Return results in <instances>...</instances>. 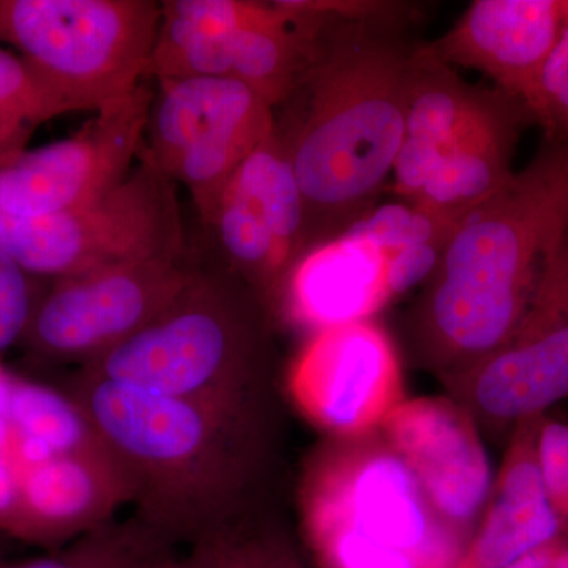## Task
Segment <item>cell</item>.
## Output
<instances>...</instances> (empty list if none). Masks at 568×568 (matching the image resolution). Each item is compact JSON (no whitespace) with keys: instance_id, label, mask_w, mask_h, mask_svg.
Returning <instances> with one entry per match:
<instances>
[{"instance_id":"cell-1","label":"cell","mask_w":568,"mask_h":568,"mask_svg":"<svg viewBox=\"0 0 568 568\" xmlns=\"http://www.w3.org/2000/svg\"><path fill=\"white\" fill-rule=\"evenodd\" d=\"M69 394L125 477L133 517L171 547H193L264 517L278 463L280 416L78 372Z\"/></svg>"},{"instance_id":"cell-2","label":"cell","mask_w":568,"mask_h":568,"mask_svg":"<svg viewBox=\"0 0 568 568\" xmlns=\"http://www.w3.org/2000/svg\"><path fill=\"white\" fill-rule=\"evenodd\" d=\"M321 14L312 62L275 114L304 196L312 250L361 222L392 181L420 47L409 24Z\"/></svg>"},{"instance_id":"cell-3","label":"cell","mask_w":568,"mask_h":568,"mask_svg":"<svg viewBox=\"0 0 568 568\" xmlns=\"http://www.w3.org/2000/svg\"><path fill=\"white\" fill-rule=\"evenodd\" d=\"M568 235V148L544 141L532 162L455 227L402 320L410 364L440 383L514 334Z\"/></svg>"},{"instance_id":"cell-4","label":"cell","mask_w":568,"mask_h":568,"mask_svg":"<svg viewBox=\"0 0 568 568\" xmlns=\"http://www.w3.org/2000/svg\"><path fill=\"white\" fill-rule=\"evenodd\" d=\"M276 320L215 257H197L173 304L82 375L152 394L280 416Z\"/></svg>"},{"instance_id":"cell-5","label":"cell","mask_w":568,"mask_h":568,"mask_svg":"<svg viewBox=\"0 0 568 568\" xmlns=\"http://www.w3.org/2000/svg\"><path fill=\"white\" fill-rule=\"evenodd\" d=\"M297 506L316 568H455L470 540L381 433L320 444L302 466Z\"/></svg>"},{"instance_id":"cell-6","label":"cell","mask_w":568,"mask_h":568,"mask_svg":"<svg viewBox=\"0 0 568 568\" xmlns=\"http://www.w3.org/2000/svg\"><path fill=\"white\" fill-rule=\"evenodd\" d=\"M160 17L155 0H0V43L95 112L149 81Z\"/></svg>"},{"instance_id":"cell-7","label":"cell","mask_w":568,"mask_h":568,"mask_svg":"<svg viewBox=\"0 0 568 568\" xmlns=\"http://www.w3.org/2000/svg\"><path fill=\"white\" fill-rule=\"evenodd\" d=\"M0 248L36 278H70L190 252L175 182L144 156L110 194L47 216L0 211Z\"/></svg>"},{"instance_id":"cell-8","label":"cell","mask_w":568,"mask_h":568,"mask_svg":"<svg viewBox=\"0 0 568 568\" xmlns=\"http://www.w3.org/2000/svg\"><path fill=\"white\" fill-rule=\"evenodd\" d=\"M140 155L192 194L201 223L275 132V111L226 77L159 80Z\"/></svg>"},{"instance_id":"cell-9","label":"cell","mask_w":568,"mask_h":568,"mask_svg":"<svg viewBox=\"0 0 568 568\" xmlns=\"http://www.w3.org/2000/svg\"><path fill=\"white\" fill-rule=\"evenodd\" d=\"M440 384L481 436L495 440H507L523 420L547 416L568 399V235L514 334Z\"/></svg>"},{"instance_id":"cell-10","label":"cell","mask_w":568,"mask_h":568,"mask_svg":"<svg viewBox=\"0 0 568 568\" xmlns=\"http://www.w3.org/2000/svg\"><path fill=\"white\" fill-rule=\"evenodd\" d=\"M196 264L190 250L55 280L41 295L22 343L44 361L88 364L162 315Z\"/></svg>"},{"instance_id":"cell-11","label":"cell","mask_w":568,"mask_h":568,"mask_svg":"<svg viewBox=\"0 0 568 568\" xmlns=\"http://www.w3.org/2000/svg\"><path fill=\"white\" fill-rule=\"evenodd\" d=\"M204 226L212 256L274 313L287 278L312 252L304 196L276 130L239 168Z\"/></svg>"},{"instance_id":"cell-12","label":"cell","mask_w":568,"mask_h":568,"mask_svg":"<svg viewBox=\"0 0 568 568\" xmlns=\"http://www.w3.org/2000/svg\"><path fill=\"white\" fill-rule=\"evenodd\" d=\"M284 387L325 439L375 435L406 399L402 351L377 320L325 328L306 336Z\"/></svg>"},{"instance_id":"cell-13","label":"cell","mask_w":568,"mask_h":568,"mask_svg":"<svg viewBox=\"0 0 568 568\" xmlns=\"http://www.w3.org/2000/svg\"><path fill=\"white\" fill-rule=\"evenodd\" d=\"M153 100L148 81L103 104L67 140L22 152L0 170V211L47 216L95 203L133 170Z\"/></svg>"},{"instance_id":"cell-14","label":"cell","mask_w":568,"mask_h":568,"mask_svg":"<svg viewBox=\"0 0 568 568\" xmlns=\"http://www.w3.org/2000/svg\"><path fill=\"white\" fill-rule=\"evenodd\" d=\"M379 433L413 470L437 514L473 537L495 473L484 436L465 407L448 395L406 398Z\"/></svg>"},{"instance_id":"cell-15","label":"cell","mask_w":568,"mask_h":568,"mask_svg":"<svg viewBox=\"0 0 568 568\" xmlns=\"http://www.w3.org/2000/svg\"><path fill=\"white\" fill-rule=\"evenodd\" d=\"M567 22L568 0H476L426 50L480 71L526 106Z\"/></svg>"},{"instance_id":"cell-16","label":"cell","mask_w":568,"mask_h":568,"mask_svg":"<svg viewBox=\"0 0 568 568\" xmlns=\"http://www.w3.org/2000/svg\"><path fill=\"white\" fill-rule=\"evenodd\" d=\"M386 254L369 239L349 230L312 250L284 284L276 302V323L306 336L339 325L376 320L392 304Z\"/></svg>"},{"instance_id":"cell-17","label":"cell","mask_w":568,"mask_h":568,"mask_svg":"<svg viewBox=\"0 0 568 568\" xmlns=\"http://www.w3.org/2000/svg\"><path fill=\"white\" fill-rule=\"evenodd\" d=\"M18 484V540L55 551L114 521L115 511L132 500L106 448L52 458L24 470Z\"/></svg>"},{"instance_id":"cell-18","label":"cell","mask_w":568,"mask_h":568,"mask_svg":"<svg viewBox=\"0 0 568 568\" xmlns=\"http://www.w3.org/2000/svg\"><path fill=\"white\" fill-rule=\"evenodd\" d=\"M541 417L515 426L503 465L462 560L455 568H507L564 536L537 457Z\"/></svg>"},{"instance_id":"cell-19","label":"cell","mask_w":568,"mask_h":568,"mask_svg":"<svg viewBox=\"0 0 568 568\" xmlns=\"http://www.w3.org/2000/svg\"><path fill=\"white\" fill-rule=\"evenodd\" d=\"M278 13L276 2L164 0L149 80L230 78L234 33Z\"/></svg>"},{"instance_id":"cell-20","label":"cell","mask_w":568,"mask_h":568,"mask_svg":"<svg viewBox=\"0 0 568 568\" xmlns=\"http://www.w3.org/2000/svg\"><path fill=\"white\" fill-rule=\"evenodd\" d=\"M10 422L14 432L43 440L58 455L106 448L91 418L69 392L26 377L17 376L14 381Z\"/></svg>"},{"instance_id":"cell-21","label":"cell","mask_w":568,"mask_h":568,"mask_svg":"<svg viewBox=\"0 0 568 568\" xmlns=\"http://www.w3.org/2000/svg\"><path fill=\"white\" fill-rule=\"evenodd\" d=\"M174 551L138 518L111 521L44 558L2 568H152Z\"/></svg>"},{"instance_id":"cell-22","label":"cell","mask_w":568,"mask_h":568,"mask_svg":"<svg viewBox=\"0 0 568 568\" xmlns=\"http://www.w3.org/2000/svg\"><path fill=\"white\" fill-rule=\"evenodd\" d=\"M69 112L77 108L37 67L0 48V129L36 132Z\"/></svg>"},{"instance_id":"cell-23","label":"cell","mask_w":568,"mask_h":568,"mask_svg":"<svg viewBox=\"0 0 568 568\" xmlns=\"http://www.w3.org/2000/svg\"><path fill=\"white\" fill-rule=\"evenodd\" d=\"M545 141L568 148V22L538 77L528 104Z\"/></svg>"},{"instance_id":"cell-24","label":"cell","mask_w":568,"mask_h":568,"mask_svg":"<svg viewBox=\"0 0 568 568\" xmlns=\"http://www.w3.org/2000/svg\"><path fill=\"white\" fill-rule=\"evenodd\" d=\"M33 278L0 248V357L24 342L41 295Z\"/></svg>"},{"instance_id":"cell-25","label":"cell","mask_w":568,"mask_h":568,"mask_svg":"<svg viewBox=\"0 0 568 568\" xmlns=\"http://www.w3.org/2000/svg\"><path fill=\"white\" fill-rule=\"evenodd\" d=\"M537 457L545 491L568 537V424L545 416L537 437Z\"/></svg>"},{"instance_id":"cell-26","label":"cell","mask_w":568,"mask_h":568,"mask_svg":"<svg viewBox=\"0 0 568 568\" xmlns=\"http://www.w3.org/2000/svg\"><path fill=\"white\" fill-rule=\"evenodd\" d=\"M248 526L226 536L193 545L183 555L170 552L152 568H250L246 549Z\"/></svg>"},{"instance_id":"cell-27","label":"cell","mask_w":568,"mask_h":568,"mask_svg":"<svg viewBox=\"0 0 568 568\" xmlns=\"http://www.w3.org/2000/svg\"><path fill=\"white\" fill-rule=\"evenodd\" d=\"M246 549L250 568H308L290 534L271 517L248 526Z\"/></svg>"},{"instance_id":"cell-28","label":"cell","mask_w":568,"mask_h":568,"mask_svg":"<svg viewBox=\"0 0 568 568\" xmlns=\"http://www.w3.org/2000/svg\"><path fill=\"white\" fill-rule=\"evenodd\" d=\"M33 132L28 130L0 129V170L13 163L22 152L28 151Z\"/></svg>"},{"instance_id":"cell-29","label":"cell","mask_w":568,"mask_h":568,"mask_svg":"<svg viewBox=\"0 0 568 568\" xmlns=\"http://www.w3.org/2000/svg\"><path fill=\"white\" fill-rule=\"evenodd\" d=\"M564 537V536H562ZM551 541V544L545 545V547L530 551L528 555L523 556L514 564H510L507 568H552L555 567L556 551H558L559 541Z\"/></svg>"},{"instance_id":"cell-30","label":"cell","mask_w":568,"mask_h":568,"mask_svg":"<svg viewBox=\"0 0 568 568\" xmlns=\"http://www.w3.org/2000/svg\"><path fill=\"white\" fill-rule=\"evenodd\" d=\"M568 568V537L560 538L558 551H556L555 567Z\"/></svg>"},{"instance_id":"cell-31","label":"cell","mask_w":568,"mask_h":568,"mask_svg":"<svg viewBox=\"0 0 568 568\" xmlns=\"http://www.w3.org/2000/svg\"><path fill=\"white\" fill-rule=\"evenodd\" d=\"M2 567H3V564H2V560H0V568H2Z\"/></svg>"}]
</instances>
